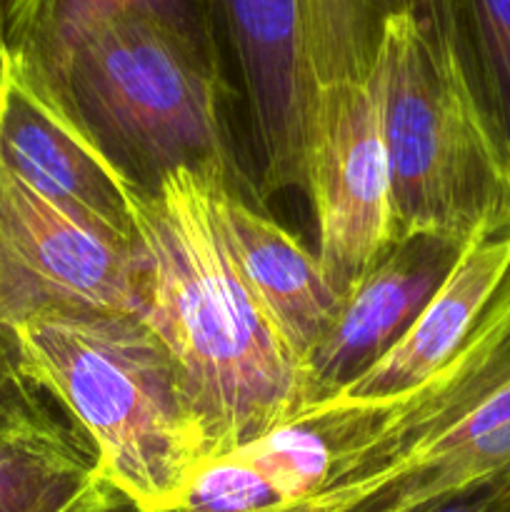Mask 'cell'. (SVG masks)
<instances>
[{
  "mask_svg": "<svg viewBox=\"0 0 510 512\" xmlns=\"http://www.w3.org/2000/svg\"><path fill=\"white\" fill-rule=\"evenodd\" d=\"M445 3L448 0H383L385 13H408L413 18L423 20L430 28H443L445 18Z\"/></svg>",
  "mask_w": 510,
  "mask_h": 512,
  "instance_id": "44dd1931",
  "label": "cell"
},
{
  "mask_svg": "<svg viewBox=\"0 0 510 512\" xmlns=\"http://www.w3.org/2000/svg\"><path fill=\"white\" fill-rule=\"evenodd\" d=\"M168 512H180V510H168Z\"/></svg>",
  "mask_w": 510,
  "mask_h": 512,
  "instance_id": "603a6c76",
  "label": "cell"
},
{
  "mask_svg": "<svg viewBox=\"0 0 510 512\" xmlns=\"http://www.w3.org/2000/svg\"><path fill=\"white\" fill-rule=\"evenodd\" d=\"M13 63L63 95L135 188L155 190L180 168L233 178L213 48L143 15H115L40 68Z\"/></svg>",
  "mask_w": 510,
  "mask_h": 512,
  "instance_id": "277c9868",
  "label": "cell"
},
{
  "mask_svg": "<svg viewBox=\"0 0 510 512\" xmlns=\"http://www.w3.org/2000/svg\"><path fill=\"white\" fill-rule=\"evenodd\" d=\"M510 270V233L468 240L408 333L368 370L328 398L338 405H368L415 388L443 368L463 345Z\"/></svg>",
  "mask_w": 510,
  "mask_h": 512,
  "instance_id": "4fadbf2b",
  "label": "cell"
},
{
  "mask_svg": "<svg viewBox=\"0 0 510 512\" xmlns=\"http://www.w3.org/2000/svg\"><path fill=\"white\" fill-rule=\"evenodd\" d=\"M10 58L23 65L50 63L78 35L115 15H143L213 48L215 0H3Z\"/></svg>",
  "mask_w": 510,
  "mask_h": 512,
  "instance_id": "5bb4252c",
  "label": "cell"
},
{
  "mask_svg": "<svg viewBox=\"0 0 510 512\" xmlns=\"http://www.w3.org/2000/svg\"><path fill=\"white\" fill-rule=\"evenodd\" d=\"M25 385L0 403V512H120L125 498L73 423Z\"/></svg>",
  "mask_w": 510,
  "mask_h": 512,
  "instance_id": "7c38bea8",
  "label": "cell"
},
{
  "mask_svg": "<svg viewBox=\"0 0 510 512\" xmlns=\"http://www.w3.org/2000/svg\"><path fill=\"white\" fill-rule=\"evenodd\" d=\"M25 380L63 408L105 478L143 512L180 505L213 458L183 373L140 315L65 310L13 328Z\"/></svg>",
  "mask_w": 510,
  "mask_h": 512,
  "instance_id": "3957f363",
  "label": "cell"
},
{
  "mask_svg": "<svg viewBox=\"0 0 510 512\" xmlns=\"http://www.w3.org/2000/svg\"><path fill=\"white\" fill-rule=\"evenodd\" d=\"M8 65H10V50H8V38H5L3 0H0V85H3L5 73H8Z\"/></svg>",
  "mask_w": 510,
  "mask_h": 512,
  "instance_id": "7402d4cb",
  "label": "cell"
},
{
  "mask_svg": "<svg viewBox=\"0 0 510 512\" xmlns=\"http://www.w3.org/2000/svg\"><path fill=\"white\" fill-rule=\"evenodd\" d=\"M330 465L268 512H430L510 470V270L468 338L430 378L368 405H308Z\"/></svg>",
  "mask_w": 510,
  "mask_h": 512,
  "instance_id": "7a4b0ae2",
  "label": "cell"
},
{
  "mask_svg": "<svg viewBox=\"0 0 510 512\" xmlns=\"http://www.w3.org/2000/svg\"><path fill=\"white\" fill-rule=\"evenodd\" d=\"M65 310L140 315L133 245L75 218L0 160V323L13 330Z\"/></svg>",
  "mask_w": 510,
  "mask_h": 512,
  "instance_id": "52a82bcc",
  "label": "cell"
},
{
  "mask_svg": "<svg viewBox=\"0 0 510 512\" xmlns=\"http://www.w3.org/2000/svg\"><path fill=\"white\" fill-rule=\"evenodd\" d=\"M430 512H510V470L470 485Z\"/></svg>",
  "mask_w": 510,
  "mask_h": 512,
  "instance_id": "d6986e66",
  "label": "cell"
},
{
  "mask_svg": "<svg viewBox=\"0 0 510 512\" xmlns=\"http://www.w3.org/2000/svg\"><path fill=\"white\" fill-rule=\"evenodd\" d=\"M475 103L510 165V0H448L443 28Z\"/></svg>",
  "mask_w": 510,
  "mask_h": 512,
  "instance_id": "9a60e30c",
  "label": "cell"
},
{
  "mask_svg": "<svg viewBox=\"0 0 510 512\" xmlns=\"http://www.w3.org/2000/svg\"><path fill=\"white\" fill-rule=\"evenodd\" d=\"M248 93L268 193L303 190L308 75L298 0H215Z\"/></svg>",
  "mask_w": 510,
  "mask_h": 512,
  "instance_id": "30bf717a",
  "label": "cell"
},
{
  "mask_svg": "<svg viewBox=\"0 0 510 512\" xmlns=\"http://www.w3.org/2000/svg\"><path fill=\"white\" fill-rule=\"evenodd\" d=\"M373 73L400 240L440 235L465 245L510 233V165L453 43L413 15L390 13Z\"/></svg>",
  "mask_w": 510,
  "mask_h": 512,
  "instance_id": "5b68a950",
  "label": "cell"
},
{
  "mask_svg": "<svg viewBox=\"0 0 510 512\" xmlns=\"http://www.w3.org/2000/svg\"><path fill=\"white\" fill-rule=\"evenodd\" d=\"M240 448L268 475L283 500L280 505L295 503L313 493L323 483L330 465L328 440L305 420H290Z\"/></svg>",
  "mask_w": 510,
  "mask_h": 512,
  "instance_id": "e0dca14e",
  "label": "cell"
},
{
  "mask_svg": "<svg viewBox=\"0 0 510 512\" xmlns=\"http://www.w3.org/2000/svg\"><path fill=\"white\" fill-rule=\"evenodd\" d=\"M0 160L100 233L133 245L130 183L63 95L10 60L0 85Z\"/></svg>",
  "mask_w": 510,
  "mask_h": 512,
  "instance_id": "ba28073f",
  "label": "cell"
},
{
  "mask_svg": "<svg viewBox=\"0 0 510 512\" xmlns=\"http://www.w3.org/2000/svg\"><path fill=\"white\" fill-rule=\"evenodd\" d=\"M298 10L310 93L373 73L388 18L383 0H298Z\"/></svg>",
  "mask_w": 510,
  "mask_h": 512,
  "instance_id": "2e32d148",
  "label": "cell"
},
{
  "mask_svg": "<svg viewBox=\"0 0 510 512\" xmlns=\"http://www.w3.org/2000/svg\"><path fill=\"white\" fill-rule=\"evenodd\" d=\"M213 175L180 168L155 190L133 185L130 218L140 318L183 373L215 458L290 423L308 393L298 358L225 248Z\"/></svg>",
  "mask_w": 510,
  "mask_h": 512,
  "instance_id": "6da1fadb",
  "label": "cell"
},
{
  "mask_svg": "<svg viewBox=\"0 0 510 512\" xmlns=\"http://www.w3.org/2000/svg\"><path fill=\"white\" fill-rule=\"evenodd\" d=\"M303 190L318 225L315 255L343 298L400 243L375 73L310 93Z\"/></svg>",
  "mask_w": 510,
  "mask_h": 512,
  "instance_id": "8992f818",
  "label": "cell"
},
{
  "mask_svg": "<svg viewBox=\"0 0 510 512\" xmlns=\"http://www.w3.org/2000/svg\"><path fill=\"white\" fill-rule=\"evenodd\" d=\"M283 503L243 448L208 458L185 488L180 512H268Z\"/></svg>",
  "mask_w": 510,
  "mask_h": 512,
  "instance_id": "ac0fdd59",
  "label": "cell"
},
{
  "mask_svg": "<svg viewBox=\"0 0 510 512\" xmlns=\"http://www.w3.org/2000/svg\"><path fill=\"white\" fill-rule=\"evenodd\" d=\"M210 200L235 268L303 368L343 298L325 278L318 255L245 198L235 178L215 173Z\"/></svg>",
  "mask_w": 510,
  "mask_h": 512,
  "instance_id": "8fae6325",
  "label": "cell"
},
{
  "mask_svg": "<svg viewBox=\"0 0 510 512\" xmlns=\"http://www.w3.org/2000/svg\"><path fill=\"white\" fill-rule=\"evenodd\" d=\"M25 385L30 383L20 370L18 343H15L13 330L0 323V403H5L10 395L23 390Z\"/></svg>",
  "mask_w": 510,
  "mask_h": 512,
  "instance_id": "ffe728a7",
  "label": "cell"
},
{
  "mask_svg": "<svg viewBox=\"0 0 510 512\" xmlns=\"http://www.w3.org/2000/svg\"><path fill=\"white\" fill-rule=\"evenodd\" d=\"M465 245L440 235L403 238L343 295L328 333L303 363L308 405L333 398L368 373L408 333Z\"/></svg>",
  "mask_w": 510,
  "mask_h": 512,
  "instance_id": "9c48e42d",
  "label": "cell"
}]
</instances>
